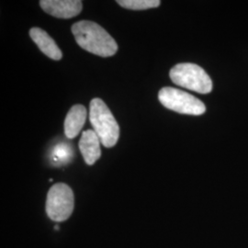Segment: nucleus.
Returning a JSON list of instances; mask_svg holds the SVG:
<instances>
[{
	"instance_id": "1",
	"label": "nucleus",
	"mask_w": 248,
	"mask_h": 248,
	"mask_svg": "<svg viewBox=\"0 0 248 248\" xmlns=\"http://www.w3.org/2000/svg\"><path fill=\"white\" fill-rule=\"evenodd\" d=\"M71 31L77 44L89 53L101 57H109L118 51L115 40L96 22L80 20L73 24Z\"/></svg>"
},
{
	"instance_id": "2",
	"label": "nucleus",
	"mask_w": 248,
	"mask_h": 248,
	"mask_svg": "<svg viewBox=\"0 0 248 248\" xmlns=\"http://www.w3.org/2000/svg\"><path fill=\"white\" fill-rule=\"evenodd\" d=\"M89 120L100 142L107 148L115 146L120 137V127L102 99L93 98L90 101Z\"/></svg>"
},
{
	"instance_id": "3",
	"label": "nucleus",
	"mask_w": 248,
	"mask_h": 248,
	"mask_svg": "<svg viewBox=\"0 0 248 248\" xmlns=\"http://www.w3.org/2000/svg\"><path fill=\"white\" fill-rule=\"evenodd\" d=\"M174 84L201 94H208L213 90V81L201 66L195 63H177L169 73Z\"/></svg>"
},
{
	"instance_id": "4",
	"label": "nucleus",
	"mask_w": 248,
	"mask_h": 248,
	"mask_svg": "<svg viewBox=\"0 0 248 248\" xmlns=\"http://www.w3.org/2000/svg\"><path fill=\"white\" fill-rule=\"evenodd\" d=\"M161 104L180 114L202 115L206 111L203 102L193 95L174 88H163L158 93Z\"/></svg>"
},
{
	"instance_id": "5",
	"label": "nucleus",
	"mask_w": 248,
	"mask_h": 248,
	"mask_svg": "<svg viewBox=\"0 0 248 248\" xmlns=\"http://www.w3.org/2000/svg\"><path fill=\"white\" fill-rule=\"evenodd\" d=\"M74 193L70 186L64 183L53 185L47 195L46 213L54 222L67 220L74 210Z\"/></svg>"
},
{
	"instance_id": "6",
	"label": "nucleus",
	"mask_w": 248,
	"mask_h": 248,
	"mask_svg": "<svg viewBox=\"0 0 248 248\" xmlns=\"http://www.w3.org/2000/svg\"><path fill=\"white\" fill-rule=\"evenodd\" d=\"M41 8L55 18H74L80 14L83 3L80 0H42Z\"/></svg>"
},
{
	"instance_id": "7",
	"label": "nucleus",
	"mask_w": 248,
	"mask_h": 248,
	"mask_svg": "<svg viewBox=\"0 0 248 248\" xmlns=\"http://www.w3.org/2000/svg\"><path fill=\"white\" fill-rule=\"evenodd\" d=\"M100 140L94 130H87L82 133L79 141V149L85 162L92 166L101 155Z\"/></svg>"
},
{
	"instance_id": "8",
	"label": "nucleus",
	"mask_w": 248,
	"mask_h": 248,
	"mask_svg": "<svg viewBox=\"0 0 248 248\" xmlns=\"http://www.w3.org/2000/svg\"><path fill=\"white\" fill-rule=\"evenodd\" d=\"M30 36L46 56L55 61L62 59V53L61 50L51 38V36L45 31L41 28H31L30 31Z\"/></svg>"
},
{
	"instance_id": "9",
	"label": "nucleus",
	"mask_w": 248,
	"mask_h": 248,
	"mask_svg": "<svg viewBox=\"0 0 248 248\" xmlns=\"http://www.w3.org/2000/svg\"><path fill=\"white\" fill-rule=\"evenodd\" d=\"M87 115V108L83 105L72 107L64 121V133L67 138L73 139L78 136L86 124Z\"/></svg>"
},
{
	"instance_id": "10",
	"label": "nucleus",
	"mask_w": 248,
	"mask_h": 248,
	"mask_svg": "<svg viewBox=\"0 0 248 248\" xmlns=\"http://www.w3.org/2000/svg\"><path fill=\"white\" fill-rule=\"evenodd\" d=\"M117 3L125 9L143 10L159 7V0H118Z\"/></svg>"
},
{
	"instance_id": "11",
	"label": "nucleus",
	"mask_w": 248,
	"mask_h": 248,
	"mask_svg": "<svg viewBox=\"0 0 248 248\" xmlns=\"http://www.w3.org/2000/svg\"><path fill=\"white\" fill-rule=\"evenodd\" d=\"M72 157L71 147L66 144H58L54 147L53 160L55 164L68 163Z\"/></svg>"
}]
</instances>
